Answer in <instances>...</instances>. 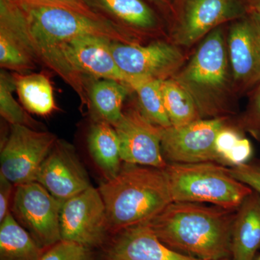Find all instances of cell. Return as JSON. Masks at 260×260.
<instances>
[{
  "mask_svg": "<svg viewBox=\"0 0 260 260\" xmlns=\"http://www.w3.org/2000/svg\"><path fill=\"white\" fill-rule=\"evenodd\" d=\"M18 3L20 7L2 18V26L18 39L37 64L52 70L80 96L85 93V81L65 59L60 49L64 43L87 35L126 44H140L141 40L109 20H98L57 7Z\"/></svg>",
  "mask_w": 260,
  "mask_h": 260,
  "instance_id": "obj_1",
  "label": "cell"
},
{
  "mask_svg": "<svg viewBox=\"0 0 260 260\" xmlns=\"http://www.w3.org/2000/svg\"><path fill=\"white\" fill-rule=\"evenodd\" d=\"M237 210L173 202L149 221L159 240L173 250L201 260L232 258Z\"/></svg>",
  "mask_w": 260,
  "mask_h": 260,
  "instance_id": "obj_2",
  "label": "cell"
},
{
  "mask_svg": "<svg viewBox=\"0 0 260 260\" xmlns=\"http://www.w3.org/2000/svg\"><path fill=\"white\" fill-rule=\"evenodd\" d=\"M110 232L147 223L173 203L164 169L124 162L99 186Z\"/></svg>",
  "mask_w": 260,
  "mask_h": 260,
  "instance_id": "obj_3",
  "label": "cell"
},
{
  "mask_svg": "<svg viewBox=\"0 0 260 260\" xmlns=\"http://www.w3.org/2000/svg\"><path fill=\"white\" fill-rule=\"evenodd\" d=\"M190 95L202 119L229 117L235 110L234 86L223 27L201 41L189 61L174 77Z\"/></svg>",
  "mask_w": 260,
  "mask_h": 260,
  "instance_id": "obj_4",
  "label": "cell"
},
{
  "mask_svg": "<svg viewBox=\"0 0 260 260\" xmlns=\"http://www.w3.org/2000/svg\"><path fill=\"white\" fill-rule=\"evenodd\" d=\"M173 202L210 203L237 210L252 189L215 162L167 164L164 169Z\"/></svg>",
  "mask_w": 260,
  "mask_h": 260,
  "instance_id": "obj_5",
  "label": "cell"
},
{
  "mask_svg": "<svg viewBox=\"0 0 260 260\" xmlns=\"http://www.w3.org/2000/svg\"><path fill=\"white\" fill-rule=\"evenodd\" d=\"M246 13L240 0H174L169 13L172 42L191 47L214 29Z\"/></svg>",
  "mask_w": 260,
  "mask_h": 260,
  "instance_id": "obj_6",
  "label": "cell"
},
{
  "mask_svg": "<svg viewBox=\"0 0 260 260\" xmlns=\"http://www.w3.org/2000/svg\"><path fill=\"white\" fill-rule=\"evenodd\" d=\"M63 202L37 181L15 186L11 213L44 249L61 242L59 217Z\"/></svg>",
  "mask_w": 260,
  "mask_h": 260,
  "instance_id": "obj_7",
  "label": "cell"
},
{
  "mask_svg": "<svg viewBox=\"0 0 260 260\" xmlns=\"http://www.w3.org/2000/svg\"><path fill=\"white\" fill-rule=\"evenodd\" d=\"M111 50L127 78L128 86L135 79H170L185 64V56L172 42L156 41L142 45L112 41Z\"/></svg>",
  "mask_w": 260,
  "mask_h": 260,
  "instance_id": "obj_8",
  "label": "cell"
},
{
  "mask_svg": "<svg viewBox=\"0 0 260 260\" xmlns=\"http://www.w3.org/2000/svg\"><path fill=\"white\" fill-rule=\"evenodd\" d=\"M55 135L24 125H11L1 150L0 174L15 186L36 181L43 162L55 145Z\"/></svg>",
  "mask_w": 260,
  "mask_h": 260,
  "instance_id": "obj_9",
  "label": "cell"
},
{
  "mask_svg": "<svg viewBox=\"0 0 260 260\" xmlns=\"http://www.w3.org/2000/svg\"><path fill=\"white\" fill-rule=\"evenodd\" d=\"M61 241L90 249L102 246L110 232L105 204L99 189H88L64 200L60 217Z\"/></svg>",
  "mask_w": 260,
  "mask_h": 260,
  "instance_id": "obj_10",
  "label": "cell"
},
{
  "mask_svg": "<svg viewBox=\"0 0 260 260\" xmlns=\"http://www.w3.org/2000/svg\"><path fill=\"white\" fill-rule=\"evenodd\" d=\"M229 117L201 119L187 125L160 129V145L167 164L215 162V140Z\"/></svg>",
  "mask_w": 260,
  "mask_h": 260,
  "instance_id": "obj_11",
  "label": "cell"
},
{
  "mask_svg": "<svg viewBox=\"0 0 260 260\" xmlns=\"http://www.w3.org/2000/svg\"><path fill=\"white\" fill-rule=\"evenodd\" d=\"M232 23L228 54L236 91L241 95L260 83V14L246 13Z\"/></svg>",
  "mask_w": 260,
  "mask_h": 260,
  "instance_id": "obj_12",
  "label": "cell"
},
{
  "mask_svg": "<svg viewBox=\"0 0 260 260\" xmlns=\"http://www.w3.org/2000/svg\"><path fill=\"white\" fill-rule=\"evenodd\" d=\"M124 162L164 169L167 162L160 145L161 127L149 122L139 109L130 108L114 124Z\"/></svg>",
  "mask_w": 260,
  "mask_h": 260,
  "instance_id": "obj_13",
  "label": "cell"
},
{
  "mask_svg": "<svg viewBox=\"0 0 260 260\" xmlns=\"http://www.w3.org/2000/svg\"><path fill=\"white\" fill-rule=\"evenodd\" d=\"M36 181L61 202L92 186L73 147L60 140L43 162Z\"/></svg>",
  "mask_w": 260,
  "mask_h": 260,
  "instance_id": "obj_14",
  "label": "cell"
},
{
  "mask_svg": "<svg viewBox=\"0 0 260 260\" xmlns=\"http://www.w3.org/2000/svg\"><path fill=\"white\" fill-rule=\"evenodd\" d=\"M112 39L99 36H80L60 48L73 71L93 79L116 80L127 85V78L119 69L111 50Z\"/></svg>",
  "mask_w": 260,
  "mask_h": 260,
  "instance_id": "obj_15",
  "label": "cell"
},
{
  "mask_svg": "<svg viewBox=\"0 0 260 260\" xmlns=\"http://www.w3.org/2000/svg\"><path fill=\"white\" fill-rule=\"evenodd\" d=\"M104 260H201L173 250L159 240L148 223L116 233Z\"/></svg>",
  "mask_w": 260,
  "mask_h": 260,
  "instance_id": "obj_16",
  "label": "cell"
},
{
  "mask_svg": "<svg viewBox=\"0 0 260 260\" xmlns=\"http://www.w3.org/2000/svg\"><path fill=\"white\" fill-rule=\"evenodd\" d=\"M98 14L120 25L141 39L159 35L160 19L145 0H84Z\"/></svg>",
  "mask_w": 260,
  "mask_h": 260,
  "instance_id": "obj_17",
  "label": "cell"
},
{
  "mask_svg": "<svg viewBox=\"0 0 260 260\" xmlns=\"http://www.w3.org/2000/svg\"><path fill=\"white\" fill-rule=\"evenodd\" d=\"M260 249V194L253 190L236 212L232 260H254Z\"/></svg>",
  "mask_w": 260,
  "mask_h": 260,
  "instance_id": "obj_18",
  "label": "cell"
},
{
  "mask_svg": "<svg viewBox=\"0 0 260 260\" xmlns=\"http://www.w3.org/2000/svg\"><path fill=\"white\" fill-rule=\"evenodd\" d=\"M88 147L92 158L106 180L115 177L123 161L120 143L114 126L104 121H96L89 130Z\"/></svg>",
  "mask_w": 260,
  "mask_h": 260,
  "instance_id": "obj_19",
  "label": "cell"
},
{
  "mask_svg": "<svg viewBox=\"0 0 260 260\" xmlns=\"http://www.w3.org/2000/svg\"><path fill=\"white\" fill-rule=\"evenodd\" d=\"M19 99L27 112L49 116L57 110L54 90L49 77L44 73H13Z\"/></svg>",
  "mask_w": 260,
  "mask_h": 260,
  "instance_id": "obj_20",
  "label": "cell"
},
{
  "mask_svg": "<svg viewBox=\"0 0 260 260\" xmlns=\"http://www.w3.org/2000/svg\"><path fill=\"white\" fill-rule=\"evenodd\" d=\"M87 88L89 104L99 121L114 125L123 115V104L132 90L126 84L107 79H93Z\"/></svg>",
  "mask_w": 260,
  "mask_h": 260,
  "instance_id": "obj_21",
  "label": "cell"
},
{
  "mask_svg": "<svg viewBox=\"0 0 260 260\" xmlns=\"http://www.w3.org/2000/svg\"><path fill=\"white\" fill-rule=\"evenodd\" d=\"M46 250L11 213L0 223V260H40Z\"/></svg>",
  "mask_w": 260,
  "mask_h": 260,
  "instance_id": "obj_22",
  "label": "cell"
},
{
  "mask_svg": "<svg viewBox=\"0 0 260 260\" xmlns=\"http://www.w3.org/2000/svg\"><path fill=\"white\" fill-rule=\"evenodd\" d=\"M242 132L230 119L219 131L215 140L218 164L231 168L248 164L252 155V145Z\"/></svg>",
  "mask_w": 260,
  "mask_h": 260,
  "instance_id": "obj_23",
  "label": "cell"
},
{
  "mask_svg": "<svg viewBox=\"0 0 260 260\" xmlns=\"http://www.w3.org/2000/svg\"><path fill=\"white\" fill-rule=\"evenodd\" d=\"M162 80L135 79L129 87L136 92L138 97V109L145 119L158 127L172 126L164 106L161 92Z\"/></svg>",
  "mask_w": 260,
  "mask_h": 260,
  "instance_id": "obj_24",
  "label": "cell"
},
{
  "mask_svg": "<svg viewBox=\"0 0 260 260\" xmlns=\"http://www.w3.org/2000/svg\"><path fill=\"white\" fill-rule=\"evenodd\" d=\"M161 92L172 126L187 125L202 119L192 98L174 78L162 80Z\"/></svg>",
  "mask_w": 260,
  "mask_h": 260,
  "instance_id": "obj_25",
  "label": "cell"
},
{
  "mask_svg": "<svg viewBox=\"0 0 260 260\" xmlns=\"http://www.w3.org/2000/svg\"><path fill=\"white\" fill-rule=\"evenodd\" d=\"M16 91L13 74L5 70L0 73V114L11 125H24L39 130L42 127L29 115L15 100L13 92Z\"/></svg>",
  "mask_w": 260,
  "mask_h": 260,
  "instance_id": "obj_26",
  "label": "cell"
},
{
  "mask_svg": "<svg viewBox=\"0 0 260 260\" xmlns=\"http://www.w3.org/2000/svg\"><path fill=\"white\" fill-rule=\"evenodd\" d=\"M0 66L2 69L27 74L37 64L10 31L0 27Z\"/></svg>",
  "mask_w": 260,
  "mask_h": 260,
  "instance_id": "obj_27",
  "label": "cell"
},
{
  "mask_svg": "<svg viewBox=\"0 0 260 260\" xmlns=\"http://www.w3.org/2000/svg\"><path fill=\"white\" fill-rule=\"evenodd\" d=\"M246 110L238 118L236 125L260 141V83L251 90Z\"/></svg>",
  "mask_w": 260,
  "mask_h": 260,
  "instance_id": "obj_28",
  "label": "cell"
},
{
  "mask_svg": "<svg viewBox=\"0 0 260 260\" xmlns=\"http://www.w3.org/2000/svg\"><path fill=\"white\" fill-rule=\"evenodd\" d=\"M40 260H95V256L90 248L61 241L47 249Z\"/></svg>",
  "mask_w": 260,
  "mask_h": 260,
  "instance_id": "obj_29",
  "label": "cell"
},
{
  "mask_svg": "<svg viewBox=\"0 0 260 260\" xmlns=\"http://www.w3.org/2000/svg\"><path fill=\"white\" fill-rule=\"evenodd\" d=\"M23 4L44 5V6L57 7L65 9L73 10L98 20H108L102 15L98 14L84 0H15Z\"/></svg>",
  "mask_w": 260,
  "mask_h": 260,
  "instance_id": "obj_30",
  "label": "cell"
},
{
  "mask_svg": "<svg viewBox=\"0 0 260 260\" xmlns=\"http://www.w3.org/2000/svg\"><path fill=\"white\" fill-rule=\"evenodd\" d=\"M232 176L260 194V168L245 164L228 168Z\"/></svg>",
  "mask_w": 260,
  "mask_h": 260,
  "instance_id": "obj_31",
  "label": "cell"
},
{
  "mask_svg": "<svg viewBox=\"0 0 260 260\" xmlns=\"http://www.w3.org/2000/svg\"><path fill=\"white\" fill-rule=\"evenodd\" d=\"M13 185L14 184L0 174V223L11 213L13 203Z\"/></svg>",
  "mask_w": 260,
  "mask_h": 260,
  "instance_id": "obj_32",
  "label": "cell"
},
{
  "mask_svg": "<svg viewBox=\"0 0 260 260\" xmlns=\"http://www.w3.org/2000/svg\"><path fill=\"white\" fill-rule=\"evenodd\" d=\"M245 8L246 13L260 14V0H240Z\"/></svg>",
  "mask_w": 260,
  "mask_h": 260,
  "instance_id": "obj_33",
  "label": "cell"
},
{
  "mask_svg": "<svg viewBox=\"0 0 260 260\" xmlns=\"http://www.w3.org/2000/svg\"><path fill=\"white\" fill-rule=\"evenodd\" d=\"M148 1L156 5L157 6L160 7V8L165 10V12H167L169 14L171 10H172L174 0H148Z\"/></svg>",
  "mask_w": 260,
  "mask_h": 260,
  "instance_id": "obj_34",
  "label": "cell"
},
{
  "mask_svg": "<svg viewBox=\"0 0 260 260\" xmlns=\"http://www.w3.org/2000/svg\"><path fill=\"white\" fill-rule=\"evenodd\" d=\"M254 260H260V254H256L255 259H254Z\"/></svg>",
  "mask_w": 260,
  "mask_h": 260,
  "instance_id": "obj_35",
  "label": "cell"
},
{
  "mask_svg": "<svg viewBox=\"0 0 260 260\" xmlns=\"http://www.w3.org/2000/svg\"><path fill=\"white\" fill-rule=\"evenodd\" d=\"M219 260H232L231 259H219Z\"/></svg>",
  "mask_w": 260,
  "mask_h": 260,
  "instance_id": "obj_36",
  "label": "cell"
},
{
  "mask_svg": "<svg viewBox=\"0 0 260 260\" xmlns=\"http://www.w3.org/2000/svg\"><path fill=\"white\" fill-rule=\"evenodd\" d=\"M259 168H260V166H259Z\"/></svg>",
  "mask_w": 260,
  "mask_h": 260,
  "instance_id": "obj_37",
  "label": "cell"
}]
</instances>
